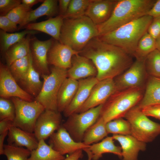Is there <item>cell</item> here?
Segmentation results:
<instances>
[{"mask_svg":"<svg viewBox=\"0 0 160 160\" xmlns=\"http://www.w3.org/2000/svg\"><path fill=\"white\" fill-rule=\"evenodd\" d=\"M112 136L120 145L122 160H138L139 152L146 149V143L138 140L131 135H113Z\"/></svg>","mask_w":160,"mask_h":160,"instance_id":"20","label":"cell"},{"mask_svg":"<svg viewBox=\"0 0 160 160\" xmlns=\"http://www.w3.org/2000/svg\"><path fill=\"white\" fill-rule=\"evenodd\" d=\"M124 117L130 124L131 135L142 142H152L160 134V124L149 119L137 105L130 109Z\"/></svg>","mask_w":160,"mask_h":160,"instance_id":"6","label":"cell"},{"mask_svg":"<svg viewBox=\"0 0 160 160\" xmlns=\"http://www.w3.org/2000/svg\"><path fill=\"white\" fill-rule=\"evenodd\" d=\"M11 100L15 109V116L12 126L34 133L36 121L45 110L44 106L35 100L28 102L17 97H12Z\"/></svg>","mask_w":160,"mask_h":160,"instance_id":"8","label":"cell"},{"mask_svg":"<svg viewBox=\"0 0 160 160\" xmlns=\"http://www.w3.org/2000/svg\"><path fill=\"white\" fill-rule=\"evenodd\" d=\"M31 34L10 47L4 54L7 66L9 67L15 61L28 55L30 52Z\"/></svg>","mask_w":160,"mask_h":160,"instance_id":"27","label":"cell"},{"mask_svg":"<svg viewBox=\"0 0 160 160\" xmlns=\"http://www.w3.org/2000/svg\"><path fill=\"white\" fill-rule=\"evenodd\" d=\"M42 87L35 100L39 102L45 110L57 111V96L60 88L68 77L67 70L53 66L48 75H42Z\"/></svg>","mask_w":160,"mask_h":160,"instance_id":"7","label":"cell"},{"mask_svg":"<svg viewBox=\"0 0 160 160\" xmlns=\"http://www.w3.org/2000/svg\"><path fill=\"white\" fill-rule=\"evenodd\" d=\"M0 28L7 33H13L18 30L17 25L5 16H0Z\"/></svg>","mask_w":160,"mask_h":160,"instance_id":"41","label":"cell"},{"mask_svg":"<svg viewBox=\"0 0 160 160\" xmlns=\"http://www.w3.org/2000/svg\"><path fill=\"white\" fill-rule=\"evenodd\" d=\"M79 54L92 61L97 70L96 77L98 81L114 79L134 62L133 57L121 48L96 37L91 39Z\"/></svg>","mask_w":160,"mask_h":160,"instance_id":"1","label":"cell"},{"mask_svg":"<svg viewBox=\"0 0 160 160\" xmlns=\"http://www.w3.org/2000/svg\"><path fill=\"white\" fill-rule=\"evenodd\" d=\"M78 80L67 77L62 84L57 96V111L63 112L73 99L78 88Z\"/></svg>","mask_w":160,"mask_h":160,"instance_id":"23","label":"cell"},{"mask_svg":"<svg viewBox=\"0 0 160 160\" xmlns=\"http://www.w3.org/2000/svg\"><path fill=\"white\" fill-rule=\"evenodd\" d=\"M147 15L153 17L160 16V0H156Z\"/></svg>","mask_w":160,"mask_h":160,"instance_id":"44","label":"cell"},{"mask_svg":"<svg viewBox=\"0 0 160 160\" xmlns=\"http://www.w3.org/2000/svg\"><path fill=\"white\" fill-rule=\"evenodd\" d=\"M43 84V82L40 79L39 73L33 65L32 58L28 72L23 84L27 92L36 98L41 91Z\"/></svg>","mask_w":160,"mask_h":160,"instance_id":"33","label":"cell"},{"mask_svg":"<svg viewBox=\"0 0 160 160\" xmlns=\"http://www.w3.org/2000/svg\"><path fill=\"white\" fill-rule=\"evenodd\" d=\"M12 122L7 119L0 120V134L8 131L9 127L12 126Z\"/></svg>","mask_w":160,"mask_h":160,"instance_id":"46","label":"cell"},{"mask_svg":"<svg viewBox=\"0 0 160 160\" xmlns=\"http://www.w3.org/2000/svg\"><path fill=\"white\" fill-rule=\"evenodd\" d=\"M116 91L114 79L99 81L92 88L87 100L76 113H81L103 104Z\"/></svg>","mask_w":160,"mask_h":160,"instance_id":"11","label":"cell"},{"mask_svg":"<svg viewBox=\"0 0 160 160\" xmlns=\"http://www.w3.org/2000/svg\"><path fill=\"white\" fill-rule=\"evenodd\" d=\"M91 0H71L64 18L78 17L85 15Z\"/></svg>","mask_w":160,"mask_h":160,"instance_id":"37","label":"cell"},{"mask_svg":"<svg viewBox=\"0 0 160 160\" xmlns=\"http://www.w3.org/2000/svg\"><path fill=\"white\" fill-rule=\"evenodd\" d=\"M106 128L108 134L131 135L130 124L127 120L123 118H118L107 122Z\"/></svg>","mask_w":160,"mask_h":160,"instance_id":"36","label":"cell"},{"mask_svg":"<svg viewBox=\"0 0 160 160\" xmlns=\"http://www.w3.org/2000/svg\"><path fill=\"white\" fill-rule=\"evenodd\" d=\"M117 0H91L85 13L96 25L107 21L113 12Z\"/></svg>","mask_w":160,"mask_h":160,"instance_id":"19","label":"cell"},{"mask_svg":"<svg viewBox=\"0 0 160 160\" xmlns=\"http://www.w3.org/2000/svg\"><path fill=\"white\" fill-rule=\"evenodd\" d=\"M31 151L21 147L8 144H4L3 155L7 160H29Z\"/></svg>","mask_w":160,"mask_h":160,"instance_id":"35","label":"cell"},{"mask_svg":"<svg viewBox=\"0 0 160 160\" xmlns=\"http://www.w3.org/2000/svg\"><path fill=\"white\" fill-rule=\"evenodd\" d=\"M144 61L135 60L128 69L114 79L117 90L135 88L145 89L149 76Z\"/></svg>","mask_w":160,"mask_h":160,"instance_id":"10","label":"cell"},{"mask_svg":"<svg viewBox=\"0 0 160 160\" xmlns=\"http://www.w3.org/2000/svg\"><path fill=\"white\" fill-rule=\"evenodd\" d=\"M21 4L20 0H0V16H5Z\"/></svg>","mask_w":160,"mask_h":160,"instance_id":"40","label":"cell"},{"mask_svg":"<svg viewBox=\"0 0 160 160\" xmlns=\"http://www.w3.org/2000/svg\"><path fill=\"white\" fill-rule=\"evenodd\" d=\"M98 36L97 25L87 16L65 18L61 29L60 42L80 52Z\"/></svg>","mask_w":160,"mask_h":160,"instance_id":"4","label":"cell"},{"mask_svg":"<svg viewBox=\"0 0 160 160\" xmlns=\"http://www.w3.org/2000/svg\"><path fill=\"white\" fill-rule=\"evenodd\" d=\"M80 52L57 40L53 41L48 52V62L53 66L68 70L71 66L73 56Z\"/></svg>","mask_w":160,"mask_h":160,"instance_id":"16","label":"cell"},{"mask_svg":"<svg viewBox=\"0 0 160 160\" xmlns=\"http://www.w3.org/2000/svg\"><path fill=\"white\" fill-rule=\"evenodd\" d=\"M0 96L5 98L17 97L27 101H33L32 96L18 85L9 67L1 63L0 65Z\"/></svg>","mask_w":160,"mask_h":160,"instance_id":"12","label":"cell"},{"mask_svg":"<svg viewBox=\"0 0 160 160\" xmlns=\"http://www.w3.org/2000/svg\"><path fill=\"white\" fill-rule=\"evenodd\" d=\"M145 65L149 76L160 78V51L156 49L146 57Z\"/></svg>","mask_w":160,"mask_h":160,"instance_id":"34","label":"cell"},{"mask_svg":"<svg viewBox=\"0 0 160 160\" xmlns=\"http://www.w3.org/2000/svg\"><path fill=\"white\" fill-rule=\"evenodd\" d=\"M64 17L59 15L54 17L41 22L30 23L22 28L26 30L35 31L45 33L60 42V33Z\"/></svg>","mask_w":160,"mask_h":160,"instance_id":"22","label":"cell"},{"mask_svg":"<svg viewBox=\"0 0 160 160\" xmlns=\"http://www.w3.org/2000/svg\"><path fill=\"white\" fill-rule=\"evenodd\" d=\"M42 0H21V3L26 6L31 8L34 5L37 4L39 2L44 1Z\"/></svg>","mask_w":160,"mask_h":160,"instance_id":"48","label":"cell"},{"mask_svg":"<svg viewBox=\"0 0 160 160\" xmlns=\"http://www.w3.org/2000/svg\"><path fill=\"white\" fill-rule=\"evenodd\" d=\"M58 2L56 0H44L39 7L29 12L23 23L19 25L18 30L22 29L26 25L41 17L47 16L52 17L56 15L58 11Z\"/></svg>","mask_w":160,"mask_h":160,"instance_id":"25","label":"cell"},{"mask_svg":"<svg viewBox=\"0 0 160 160\" xmlns=\"http://www.w3.org/2000/svg\"><path fill=\"white\" fill-rule=\"evenodd\" d=\"M71 0H59V15L63 16L67 11Z\"/></svg>","mask_w":160,"mask_h":160,"instance_id":"45","label":"cell"},{"mask_svg":"<svg viewBox=\"0 0 160 160\" xmlns=\"http://www.w3.org/2000/svg\"><path fill=\"white\" fill-rule=\"evenodd\" d=\"M140 108L143 113L148 117H152L160 120V105H150Z\"/></svg>","mask_w":160,"mask_h":160,"instance_id":"42","label":"cell"},{"mask_svg":"<svg viewBox=\"0 0 160 160\" xmlns=\"http://www.w3.org/2000/svg\"><path fill=\"white\" fill-rule=\"evenodd\" d=\"M8 144L25 147L31 151L36 148L39 141L34 133H31L11 126L8 130Z\"/></svg>","mask_w":160,"mask_h":160,"instance_id":"21","label":"cell"},{"mask_svg":"<svg viewBox=\"0 0 160 160\" xmlns=\"http://www.w3.org/2000/svg\"><path fill=\"white\" fill-rule=\"evenodd\" d=\"M49 143L55 150L63 155L70 154L80 150L84 151L90 146L83 142L74 140L62 125L50 137Z\"/></svg>","mask_w":160,"mask_h":160,"instance_id":"14","label":"cell"},{"mask_svg":"<svg viewBox=\"0 0 160 160\" xmlns=\"http://www.w3.org/2000/svg\"><path fill=\"white\" fill-rule=\"evenodd\" d=\"M62 116L58 111L45 110L37 119L34 133L38 141L47 139L61 126Z\"/></svg>","mask_w":160,"mask_h":160,"instance_id":"13","label":"cell"},{"mask_svg":"<svg viewBox=\"0 0 160 160\" xmlns=\"http://www.w3.org/2000/svg\"><path fill=\"white\" fill-rule=\"evenodd\" d=\"M32 9L22 4L16 7L6 16L16 25H20Z\"/></svg>","mask_w":160,"mask_h":160,"instance_id":"38","label":"cell"},{"mask_svg":"<svg viewBox=\"0 0 160 160\" xmlns=\"http://www.w3.org/2000/svg\"><path fill=\"white\" fill-rule=\"evenodd\" d=\"M15 116V107L12 100L1 97L0 120L7 119L13 121Z\"/></svg>","mask_w":160,"mask_h":160,"instance_id":"39","label":"cell"},{"mask_svg":"<svg viewBox=\"0 0 160 160\" xmlns=\"http://www.w3.org/2000/svg\"><path fill=\"white\" fill-rule=\"evenodd\" d=\"M160 105V78L149 76L143 97L137 105L140 108Z\"/></svg>","mask_w":160,"mask_h":160,"instance_id":"24","label":"cell"},{"mask_svg":"<svg viewBox=\"0 0 160 160\" xmlns=\"http://www.w3.org/2000/svg\"><path fill=\"white\" fill-rule=\"evenodd\" d=\"M106 123L101 117L90 127L85 132L82 142L87 145L98 143L107 137L108 133Z\"/></svg>","mask_w":160,"mask_h":160,"instance_id":"28","label":"cell"},{"mask_svg":"<svg viewBox=\"0 0 160 160\" xmlns=\"http://www.w3.org/2000/svg\"><path fill=\"white\" fill-rule=\"evenodd\" d=\"M38 31L25 30L19 32L8 33L1 30L0 31V49L5 54L9 48L18 43L28 34H34Z\"/></svg>","mask_w":160,"mask_h":160,"instance_id":"31","label":"cell"},{"mask_svg":"<svg viewBox=\"0 0 160 160\" xmlns=\"http://www.w3.org/2000/svg\"><path fill=\"white\" fill-rule=\"evenodd\" d=\"M144 89L135 88L116 91L103 104L99 117L106 123L124 117L130 109L138 104Z\"/></svg>","mask_w":160,"mask_h":160,"instance_id":"5","label":"cell"},{"mask_svg":"<svg viewBox=\"0 0 160 160\" xmlns=\"http://www.w3.org/2000/svg\"><path fill=\"white\" fill-rule=\"evenodd\" d=\"M153 19L152 17L146 15L96 37L102 41L121 48L133 57L139 40L147 32Z\"/></svg>","mask_w":160,"mask_h":160,"instance_id":"2","label":"cell"},{"mask_svg":"<svg viewBox=\"0 0 160 160\" xmlns=\"http://www.w3.org/2000/svg\"><path fill=\"white\" fill-rule=\"evenodd\" d=\"M8 131L0 134V154L3 155L4 145V141L6 137L8 135Z\"/></svg>","mask_w":160,"mask_h":160,"instance_id":"49","label":"cell"},{"mask_svg":"<svg viewBox=\"0 0 160 160\" xmlns=\"http://www.w3.org/2000/svg\"><path fill=\"white\" fill-rule=\"evenodd\" d=\"M114 140L112 136L107 137L101 142L93 144L85 149L90 152L92 160H98L106 153H113L121 158V147L115 144Z\"/></svg>","mask_w":160,"mask_h":160,"instance_id":"26","label":"cell"},{"mask_svg":"<svg viewBox=\"0 0 160 160\" xmlns=\"http://www.w3.org/2000/svg\"><path fill=\"white\" fill-rule=\"evenodd\" d=\"M97 69L89 59L79 54L74 55L71 67L67 70L68 77L77 80L96 77Z\"/></svg>","mask_w":160,"mask_h":160,"instance_id":"18","label":"cell"},{"mask_svg":"<svg viewBox=\"0 0 160 160\" xmlns=\"http://www.w3.org/2000/svg\"><path fill=\"white\" fill-rule=\"evenodd\" d=\"M156 49L160 51V34L155 39Z\"/></svg>","mask_w":160,"mask_h":160,"instance_id":"50","label":"cell"},{"mask_svg":"<svg viewBox=\"0 0 160 160\" xmlns=\"http://www.w3.org/2000/svg\"><path fill=\"white\" fill-rule=\"evenodd\" d=\"M156 49L155 39L147 32L139 40L133 57L136 60H144L150 53Z\"/></svg>","mask_w":160,"mask_h":160,"instance_id":"32","label":"cell"},{"mask_svg":"<svg viewBox=\"0 0 160 160\" xmlns=\"http://www.w3.org/2000/svg\"><path fill=\"white\" fill-rule=\"evenodd\" d=\"M65 157L55 150L45 140L39 141L36 149L31 151L29 160H63Z\"/></svg>","mask_w":160,"mask_h":160,"instance_id":"29","label":"cell"},{"mask_svg":"<svg viewBox=\"0 0 160 160\" xmlns=\"http://www.w3.org/2000/svg\"><path fill=\"white\" fill-rule=\"evenodd\" d=\"M147 32L155 39L160 34V16L153 17Z\"/></svg>","mask_w":160,"mask_h":160,"instance_id":"43","label":"cell"},{"mask_svg":"<svg viewBox=\"0 0 160 160\" xmlns=\"http://www.w3.org/2000/svg\"><path fill=\"white\" fill-rule=\"evenodd\" d=\"M156 0H117L111 15L105 22L97 25L98 36L147 15Z\"/></svg>","mask_w":160,"mask_h":160,"instance_id":"3","label":"cell"},{"mask_svg":"<svg viewBox=\"0 0 160 160\" xmlns=\"http://www.w3.org/2000/svg\"><path fill=\"white\" fill-rule=\"evenodd\" d=\"M103 104L81 113H74L68 117L62 125L74 140L82 142L86 131L99 118Z\"/></svg>","mask_w":160,"mask_h":160,"instance_id":"9","label":"cell"},{"mask_svg":"<svg viewBox=\"0 0 160 160\" xmlns=\"http://www.w3.org/2000/svg\"><path fill=\"white\" fill-rule=\"evenodd\" d=\"M53 41L52 39L44 41L39 40L36 37L31 39L30 48L33 65L42 75L48 74L49 72L47 54Z\"/></svg>","mask_w":160,"mask_h":160,"instance_id":"15","label":"cell"},{"mask_svg":"<svg viewBox=\"0 0 160 160\" xmlns=\"http://www.w3.org/2000/svg\"><path fill=\"white\" fill-rule=\"evenodd\" d=\"M98 81L96 77L78 80V88L74 97L63 112L65 116L68 117L78 111L87 100L92 88Z\"/></svg>","mask_w":160,"mask_h":160,"instance_id":"17","label":"cell"},{"mask_svg":"<svg viewBox=\"0 0 160 160\" xmlns=\"http://www.w3.org/2000/svg\"><path fill=\"white\" fill-rule=\"evenodd\" d=\"M83 150H78L71 154L63 160H78L83 156Z\"/></svg>","mask_w":160,"mask_h":160,"instance_id":"47","label":"cell"},{"mask_svg":"<svg viewBox=\"0 0 160 160\" xmlns=\"http://www.w3.org/2000/svg\"><path fill=\"white\" fill-rule=\"evenodd\" d=\"M84 151L87 153V156H88V160H92V155L91 153H90V152L89 151H88V150H87L86 149H85ZM78 160H80L79 159Z\"/></svg>","mask_w":160,"mask_h":160,"instance_id":"51","label":"cell"},{"mask_svg":"<svg viewBox=\"0 0 160 160\" xmlns=\"http://www.w3.org/2000/svg\"><path fill=\"white\" fill-rule=\"evenodd\" d=\"M32 57L30 52L27 56L14 62L9 67L12 75L17 81L24 84L27 78Z\"/></svg>","mask_w":160,"mask_h":160,"instance_id":"30","label":"cell"}]
</instances>
